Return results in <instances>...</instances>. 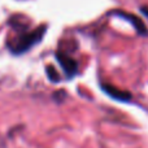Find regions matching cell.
<instances>
[{
  "label": "cell",
  "instance_id": "6da1fadb",
  "mask_svg": "<svg viewBox=\"0 0 148 148\" xmlns=\"http://www.w3.org/2000/svg\"><path fill=\"white\" fill-rule=\"evenodd\" d=\"M46 33V26H40V27L35 29L33 31H23L20 35H17L8 46L13 55H22L26 51L38 44L39 42L43 39V35Z\"/></svg>",
  "mask_w": 148,
  "mask_h": 148
},
{
  "label": "cell",
  "instance_id": "7a4b0ae2",
  "mask_svg": "<svg viewBox=\"0 0 148 148\" xmlns=\"http://www.w3.org/2000/svg\"><path fill=\"white\" fill-rule=\"evenodd\" d=\"M56 60L61 65L62 70L65 72V75H66L68 79H72L78 73V65H77V62L73 59H70L69 56L64 55L62 52H56Z\"/></svg>",
  "mask_w": 148,
  "mask_h": 148
},
{
  "label": "cell",
  "instance_id": "3957f363",
  "mask_svg": "<svg viewBox=\"0 0 148 148\" xmlns=\"http://www.w3.org/2000/svg\"><path fill=\"white\" fill-rule=\"evenodd\" d=\"M101 90L108 94L109 96H112L113 99L116 100H120V101H130L131 100V95L129 92H125V91H114V88L110 86H107V84H103L101 83Z\"/></svg>",
  "mask_w": 148,
  "mask_h": 148
},
{
  "label": "cell",
  "instance_id": "277c9868",
  "mask_svg": "<svg viewBox=\"0 0 148 148\" xmlns=\"http://www.w3.org/2000/svg\"><path fill=\"white\" fill-rule=\"evenodd\" d=\"M118 17H122L125 18V20H127L129 22L133 23V26L135 27V30L138 31V34H143V35H146V34H148L146 26H144V23L142 22L140 20H138V18H135L133 14H126V13H122V12H117Z\"/></svg>",
  "mask_w": 148,
  "mask_h": 148
},
{
  "label": "cell",
  "instance_id": "5b68a950",
  "mask_svg": "<svg viewBox=\"0 0 148 148\" xmlns=\"http://www.w3.org/2000/svg\"><path fill=\"white\" fill-rule=\"evenodd\" d=\"M140 10H142V13H143L146 17H148V8H146V7H142L140 8Z\"/></svg>",
  "mask_w": 148,
  "mask_h": 148
}]
</instances>
